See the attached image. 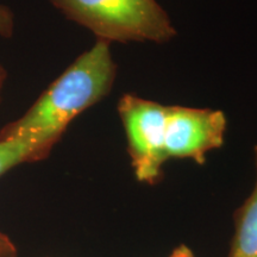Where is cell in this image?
Returning a JSON list of instances; mask_svg holds the SVG:
<instances>
[{"instance_id":"7","label":"cell","mask_w":257,"mask_h":257,"mask_svg":"<svg viewBox=\"0 0 257 257\" xmlns=\"http://www.w3.org/2000/svg\"><path fill=\"white\" fill-rule=\"evenodd\" d=\"M12 28H14V18L11 12L5 6L0 5V35L11 36Z\"/></svg>"},{"instance_id":"1","label":"cell","mask_w":257,"mask_h":257,"mask_svg":"<svg viewBox=\"0 0 257 257\" xmlns=\"http://www.w3.org/2000/svg\"><path fill=\"white\" fill-rule=\"evenodd\" d=\"M117 76L108 42L98 40L44 91L27 113L0 131V141L31 140L49 155L68 125L111 92Z\"/></svg>"},{"instance_id":"4","label":"cell","mask_w":257,"mask_h":257,"mask_svg":"<svg viewBox=\"0 0 257 257\" xmlns=\"http://www.w3.org/2000/svg\"><path fill=\"white\" fill-rule=\"evenodd\" d=\"M224 112L187 106H167L165 152L167 160L187 159L202 165L207 153L223 147Z\"/></svg>"},{"instance_id":"9","label":"cell","mask_w":257,"mask_h":257,"mask_svg":"<svg viewBox=\"0 0 257 257\" xmlns=\"http://www.w3.org/2000/svg\"><path fill=\"white\" fill-rule=\"evenodd\" d=\"M169 257H195L194 253L187 245H179L173 250Z\"/></svg>"},{"instance_id":"8","label":"cell","mask_w":257,"mask_h":257,"mask_svg":"<svg viewBox=\"0 0 257 257\" xmlns=\"http://www.w3.org/2000/svg\"><path fill=\"white\" fill-rule=\"evenodd\" d=\"M0 257H18L15 244L2 231H0Z\"/></svg>"},{"instance_id":"6","label":"cell","mask_w":257,"mask_h":257,"mask_svg":"<svg viewBox=\"0 0 257 257\" xmlns=\"http://www.w3.org/2000/svg\"><path fill=\"white\" fill-rule=\"evenodd\" d=\"M48 155L31 140L0 141V176L24 162L46 159Z\"/></svg>"},{"instance_id":"5","label":"cell","mask_w":257,"mask_h":257,"mask_svg":"<svg viewBox=\"0 0 257 257\" xmlns=\"http://www.w3.org/2000/svg\"><path fill=\"white\" fill-rule=\"evenodd\" d=\"M253 154L256 181L249 197L234 213V231L227 257H257V146Z\"/></svg>"},{"instance_id":"3","label":"cell","mask_w":257,"mask_h":257,"mask_svg":"<svg viewBox=\"0 0 257 257\" xmlns=\"http://www.w3.org/2000/svg\"><path fill=\"white\" fill-rule=\"evenodd\" d=\"M118 113L127 141V153L140 182L155 185L167 162L165 131L167 106L134 94H124Z\"/></svg>"},{"instance_id":"2","label":"cell","mask_w":257,"mask_h":257,"mask_svg":"<svg viewBox=\"0 0 257 257\" xmlns=\"http://www.w3.org/2000/svg\"><path fill=\"white\" fill-rule=\"evenodd\" d=\"M70 21L98 40L166 43L176 35L169 16L156 0H50Z\"/></svg>"},{"instance_id":"10","label":"cell","mask_w":257,"mask_h":257,"mask_svg":"<svg viewBox=\"0 0 257 257\" xmlns=\"http://www.w3.org/2000/svg\"><path fill=\"white\" fill-rule=\"evenodd\" d=\"M5 78H6V72L4 70V68L0 66V93H2V88H3V85H4Z\"/></svg>"}]
</instances>
